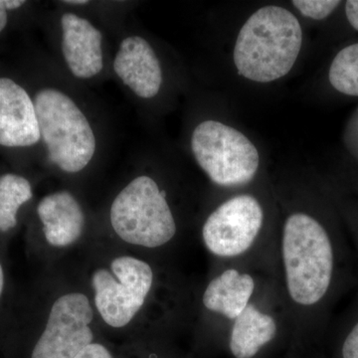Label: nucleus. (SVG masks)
<instances>
[{
	"label": "nucleus",
	"instance_id": "obj_2",
	"mask_svg": "<svg viewBox=\"0 0 358 358\" xmlns=\"http://www.w3.org/2000/svg\"><path fill=\"white\" fill-rule=\"evenodd\" d=\"M282 258L289 298L312 307L329 291L334 273V250L324 226L306 213H294L285 222Z\"/></svg>",
	"mask_w": 358,
	"mask_h": 358
},
{
	"label": "nucleus",
	"instance_id": "obj_17",
	"mask_svg": "<svg viewBox=\"0 0 358 358\" xmlns=\"http://www.w3.org/2000/svg\"><path fill=\"white\" fill-rule=\"evenodd\" d=\"M293 4L303 15L315 20L327 18L341 4L336 0H294Z\"/></svg>",
	"mask_w": 358,
	"mask_h": 358
},
{
	"label": "nucleus",
	"instance_id": "obj_3",
	"mask_svg": "<svg viewBox=\"0 0 358 358\" xmlns=\"http://www.w3.org/2000/svg\"><path fill=\"white\" fill-rule=\"evenodd\" d=\"M41 141L49 162L66 173H78L96 154V140L88 117L64 92L42 88L32 96Z\"/></svg>",
	"mask_w": 358,
	"mask_h": 358
},
{
	"label": "nucleus",
	"instance_id": "obj_18",
	"mask_svg": "<svg viewBox=\"0 0 358 358\" xmlns=\"http://www.w3.org/2000/svg\"><path fill=\"white\" fill-rule=\"evenodd\" d=\"M26 1L22 0H0V35L6 31L9 21V13L18 10L24 6Z\"/></svg>",
	"mask_w": 358,
	"mask_h": 358
},
{
	"label": "nucleus",
	"instance_id": "obj_8",
	"mask_svg": "<svg viewBox=\"0 0 358 358\" xmlns=\"http://www.w3.org/2000/svg\"><path fill=\"white\" fill-rule=\"evenodd\" d=\"M94 313L83 294L60 296L52 306L43 334L31 358H74L93 341Z\"/></svg>",
	"mask_w": 358,
	"mask_h": 358
},
{
	"label": "nucleus",
	"instance_id": "obj_22",
	"mask_svg": "<svg viewBox=\"0 0 358 358\" xmlns=\"http://www.w3.org/2000/svg\"><path fill=\"white\" fill-rule=\"evenodd\" d=\"M63 3L69 4V6H87L89 3V1H86V0H79V1H74V0H70V1H63Z\"/></svg>",
	"mask_w": 358,
	"mask_h": 358
},
{
	"label": "nucleus",
	"instance_id": "obj_13",
	"mask_svg": "<svg viewBox=\"0 0 358 358\" xmlns=\"http://www.w3.org/2000/svg\"><path fill=\"white\" fill-rule=\"evenodd\" d=\"M254 291L251 275L228 268L209 282L202 301L207 310L234 320L248 307Z\"/></svg>",
	"mask_w": 358,
	"mask_h": 358
},
{
	"label": "nucleus",
	"instance_id": "obj_11",
	"mask_svg": "<svg viewBox=\"0 0 358 358\" xmlns=\"http://www.w3.org/2000/svg\"><path fill=\"white\" fill-rule=\"evenodd\" d=\"M114 71L138 98H155L162 88L159 59L152 45L138 35L122 39L115 53Z\"/></svg>",
	"mask_w": 358,
	"mask_h": 358
},
{
	"label": "nucleus",
	"instance_id": "obj_1",
	"mask_svg": "<svg viewBox=\"0 0 358 358\" xmlns=\"http://www.w3.org/2000/svg\"><path fill=\"white\" fill-rule=\"evenodd\" d=\"M303 31L293 13L265 6L250 16L238 34L234 63L242 76L268 83L286 76L296 63Z\"/></svg>",
	"mask_w": 358,
	"mask_h": 358
},
{
	"label": "nucleus",
	"instance_id": "obj_7",
	"mask_svg": "<svg viewBox=\"0 0 358 358\" xmlns=\"http://www.w3.org/2000/svg\"><path fill=\"white\" fill-rule=\"evenodd\" d=\"M264 213L258 200L239 195L224 202L206 219L202 238L213 255L232 258L248 251L262 229Z\"/></svg>",
	"mask_w": 358,
	"mask_h": 358
},
{
	"label": "nucleus",
	"instance_id": "obj_15",
	"mask_svg": "<svg viewBox=\"0 0 358 358\" xmlns=\"http://www.w3.org/2000/svg\"><path fill=\"white\" fill-rule=\"evenodd\" d=\"M31 183L20 174L0 176V232H8L17 225L20 207L32 199Z\"/></svg>",
	"mask_w": 358,
	"mask_h": 358
},
{
	"label": "nucleus",
	"instance_id": "obj_9",
	"mask_svg": "<svg viewBox=\"0 0 358 358\" xmlns=\"http://www.w3.org/2000/svg\"><path fill=\"white\" fill-rule=\"evenodd\" d=\"M41 141L32 96L10 77H0V147L25 148Z\"/></svg>",
	"mask_w": 358,
	"mask_h": 358
},
{
	"label": "nucleus",
	"instance_id": "obj_5",
	"mask_svg": "<svg viewBox=\"0 0 358 358\" xmlns=\"http://www.w3.org/2000/svg\"><path fill=\"white\" fill-rule=\"evenodd\" d=\"M192 154L215 185L237 186L255 178L260 157L255 145L237 129L205 121L193 131Z\"/></svg>",
	"mask_w": 358,
	"mask_h": 358
},
{
	"label": "nucleus",
	"instance_id": "obj_21",
	"mask_svg": "<svg viewBox=\"0 0 358 358\" xmlns=\"http://www.w3.org/2000/svg\"><path fill=\"white\" fill-rule=\"evenodd\" d=\"M345 13L350 25L358 31V0L346 1Z\"/></svg>",
	"mask_w": 358,
	"mask_h": 358
},
{
	"label": "nucleus",
	"instance_id": "obj_19",
	"mask_svg": "<svg viewBox=\"0 0 358 358\" xmlns=\"http://www.w3.org/2000/svg\"><path fill=\"white\" fill-rule=\"evenodd\" d=\"M343 358H358V322L352 329L343 346Z\"/></svg>",
	"mask_w": 358,
	"mask_h": 358
},
{
	"label": "nucleus",
	"instance_id": "obj_6",
	"mask_svg": "<svg viewBox=\"0 0 358 358\" xmlns=\"http://www.w3.org/2000/svg\"><path fill=\"white\" fill-rule=\"evenodd\" d=\"M110 271L98 268L92 275L96 308L106 324L122 327L145 303L152 289L154 273L145 261L129 256L115 258Z\"/></svg>",
	"mask_w": 358,
	"mask_h": 358
},
{
	"label": "nucleus",
	"instance_id": "obj_10",
	"mask_svg": "<svg viewBox=\"0 0 358 358\" xmlns=\"http://www.w3.org/2000/svg\"><path fill=\"white\" fill-rule=\"evenodd\" d=\"M60 24L63 57L73 76L81 80L98 76L103 68L102 32L75 13L63 14Z\"/></svg>",
	"mask_w": 358,
	"mask_h": 358
},
{
	"label": "nucleus",
	"instance_id": "obj_23",
	"mask_svg": "<svg viewBox=\"0 0 358 358\" xmlns=\"http://www.w3.org/2000/svg\"><path fill=\"white\" fill-rule=\"evenodd\" d=\"M4 287V273L2 268L1 264H0V296H1L2 291Z\"/></svg>",
	"mask_w": 358,
	"mask_h": 358
},
{
	"label": "nucleus",
	"instance_id": "obj_20",
	"mask_svg": "<svg viewBox=\"0 0 358 358\" xmlns=\"http://www.w3.org/2000/svg\"><path fill=\"white\" fill-rule=\"evenodd\" d=\"M74 358H113V357L105 346L92 343Z\"/></svg>",
	"mask_w": 358,
	"mask_h": 358
},
{
	"label": "nucleus",
	"instance_id": "obj_12",
	"mask_svg": "<svg viewBox=\"0 0 358 358\" xmlns=\"http://www.w3.org/2000/svg\"><path fill=\"white\" fill-rule=\"evenodd\" d=\"M45 239L51 246H70L81 237L85 214L72 193L58 192L46 195L37 205Z\"/></svg>",
	"mask_w": 358,
	"mask_h": 358
},
{
	"label": "nucleus",
	"instance_id": "obj_16",
	"mask_svg": "<svg viewBox=\"0 0 358 358\" xmlns=\"http://www.w3.org/2000/svg\"><path fill=\"white\" fill-rule=\"evenodd\" d=\"M329 79L336 91L358 96V43L338 52L331 63Z\"/></svg>",
	"mask_w": 358,
	"mask_h": 358
},
{
	"label": "nucleus",
	"instance_id": "obj_4",
	"mask_svg": "<svg viewBox=\"0 0 358 358\" xmlns=\"http://www.w3.org/2000/svg\"><path fill=\"white\" fill-rule=\"evenodd\" d=\"M166 196L154 178H134L110 206V224L117 236L145 248L169 243L176 235V224Z\"/></svg>",
	"mask_w": 358,
	"mask_h": 358
},
{
	"label": "nucleus",
	"instance_id": "obj_14",
	"mask_svg": "<svg viewBox=\"0 0 358 358\" xmlns=\"http://www.w3.org/2000/svg\"><path fill=\"white\" fill-rule=\"evenodd\" d=\"M277 331V322L272 315L249 303L234 320L230 334L231 352L236 358L254 357L264 345L275 338Z\"/></svg>",
	"mask_w": 358,
	"mask_h": 358
}]
</instances>
